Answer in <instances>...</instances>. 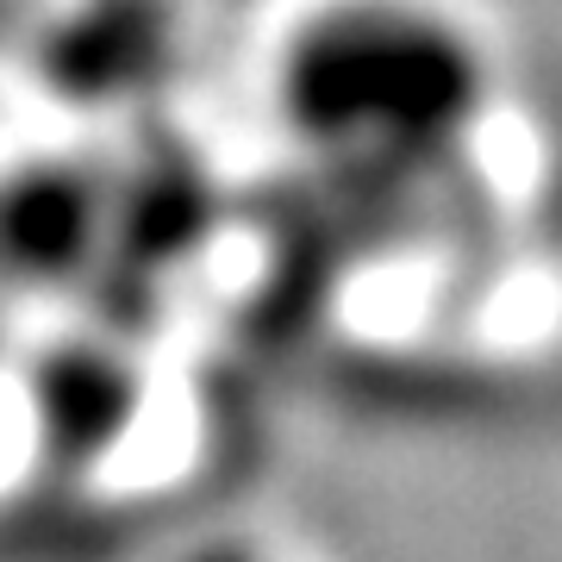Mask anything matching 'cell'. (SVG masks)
<instances>
[{
	"mask_svg": "<svg viewBox=\"0 0 562 562\" xmlns=\"http://www.w3.org/2000/svg\"><path fill=\"white\" fill-rule=\"evenodd\" d=\"M501 63L443 0H319L281 32L269 106L344 181H431L482 138Z\"/></svg>",
	"mask_w": 562,
	"mask_h": 562,
	"instance_id": "6da1fadb",
	"label": "cell"
},
{
	"mask_svg": "<svg viewBox=\"0 0 562 562\" xmlns=\"http://www.w3.org/2000/svg\"><path fill=\"white\" fill-rule=\"evenodd\" d=\"M44 450L69 469L101 462L138 419V369L101 344H57L32 375Z\"/></svg>",
	"mask_w": 562,
	"mask_h": 562,
	"instance_id": "7a4b0ae2",
	"label": "cell"
},
{
	"mask_svg": "<svg viewBox=\"0 0 562 562\" xmlns=\"http://www.w3.org/2000/svg\"><path fill=\"white\" fill-rule=\"evenodd\" d=\"M101 188L81 169H20L0 181V262L13 281H69L101 238Z\"/></svg>",
	"mask_w": 562,
	"mask_h": 562,
	"instance_id": "3957f363",
	"label": "cell"
},
{
	"mask_svg": "<svg viewBox=\"0 0 562 562\" xmlns=\"http://www.w3.org/2000/svg\"><path fill=\"white\" fill-rule=\"evenodd\" d=\"M169 562H269V557H262L250 538H206V543H188V550L169 557Z\"/></svg>",
	"mask_w": 562,
	"mask_h": 562,
	"instance_id": "277c9868",
	"label": "cell"
}]
</instances>
